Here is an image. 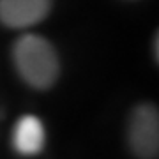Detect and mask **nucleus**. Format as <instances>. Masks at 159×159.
Here are the masks:
<instances>
[{
	"label": "nucleus",
	"mask_w": 159,
	"mask_h": 159,
	"mask_svg": "<svg viewBox=\"0 0 159 159\" xmlns=\"http://www.w3.org/2000/svg\"><path fill=\"white\" fill-rule=\"evenodd\" d=\"M129 145L140 159H156L159 152V115L156 106H138L129 120Z\"/></svg>",
	"instance_id": "2"
},
{
	"label": "nucleus",
	"mask_w": 159,
	"mask_h": 159,
	"mask_svg": "<svg viewBox=\"0 0 159 159\" xmlns=\"http://www.w3.org/2000/svg\"><path fill=\"white\" fill-rule=\"evenodd\" d=\"M51 0H0V21L11 29L32 27L50 12Z\"/></svg>",
	"instance_id": "3"
},
{
	"label": "nucleus",
	"mask_w": 159,
	"mask_h": 159,
	"mask_svg": "<svg viewBox=\"0 0 159 159\" xmlns=\"http://www.w3.org/2000/svg\"><path fill=\"white\" fill-rule=\"evenodd\" d=\"M14 64L21 78L34 89H48L58 76V58L53 46L39 35L20 37L12 50Z\"/></svg>",
	"instance_id": "1"
},
{
	"label": "nucleus",
	"mask_w": 159,
	"mask_h": 159,
	"mask_svg": "<svg viewBox=\"0 0 159 159\" xmlns=\"http://www.w3.org/2000/svg\"><path fill=\"white\" fill-rule=\"evenodd\" d=\"M12 145L23 156H35L44 147V127L34 115H25L18 120L12 133Z\"/></svg>",
	"instance_id": "4"
}]
</instances>
